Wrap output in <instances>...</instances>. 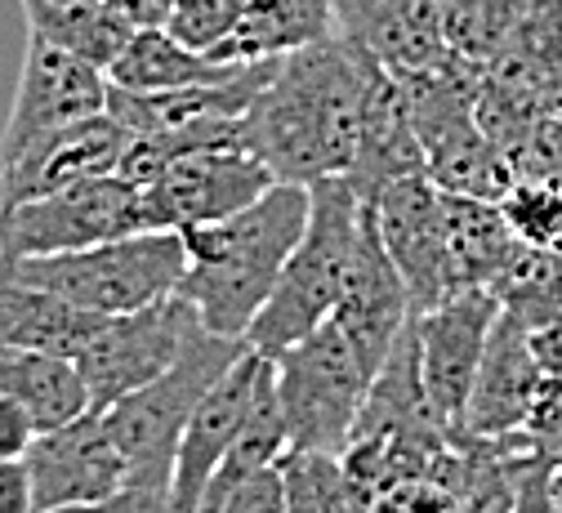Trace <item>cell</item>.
I'll return each mask as SVG.
<instances>
[{"label":"cell","instance_id":"26","mask_svg":"<svg viewBox=\"0 0 562 513\" xmlns=\"http://www.w3.org/2000/svg\"><path fill=\"white\" fill-rule=\"evenodd\" d=\"M501 313L518 317L527 331H540L562 317V250H540L522 246L505 264V272L491 281Z\"/></svg>","mask_w":562,"mask_h":513},{"label":"cell","instance_id":"25","mask_svg":"<svg viewBox=\"0 0 562 513\" xmlns=\"http://www.w3.org/2000/svg\"><path fill=\"white\" fill-rule=\"evenodd\" d=\"M27 32L54 41L58 49L77 54L94 67H112V58L130 45V36L138 32L134 23H125L108 0H77V5H54V0H19Z\"/></svg>","mask_w":562,"mask_h":513},{"label":"cell","instance_id":"30","mask_svg":"<svg viewBox=\"0 0 562 513\" xmlns=\"http://www.w3.org/2000/svg\"><path fill=\"white\" fill-rule=\"evenodd\" d=\"M246 0H175V10L166 19V32L179 36L196 54H215L241 23Z\"/></svg>","mask_w":562,"mask_h":513},{"label":"cell","instance_id":"11","mask_svg":"<svg viewBox=\"0 0 562 513\" xmlns=\"http://www.w3.org/2000/svg\"><path fill=\"white\" fill-rule=\"evenodd\" d=\"M371 205H375L384 250L393 255L411 290L415 317L438 309L447 295H456L451 246H447V192L429 179V170L389 183Z\"/></svg>","mask_w":562,"mask_h":513},{"label":"cell","instance_id":"17","mask_svg":"<svg viewBox=\"0 0 562 513\" xmlns=\"http://www.w3.org/2000/svg\"><path fill=\"white\" fill-rule=\"evenodd\" d=\"M540 393V366L531 353V331L501 313L496 326L486 335L482 361H477V380L464 406V420L451 437H509L527 433L531 402ZM447 437V443H451Z\"/></svg>","mask_w":562,"mask_h":513},{"label":"cell","instance_id":"5","mask_svg":"<svg viewBox=\"0 0 562 513\" xmlns=\"http://www.w3.org/2000/svg\"><path fill=\"white\" fill-rule=\"evenodd\" d=\"M0 272L45 286L77 309L116 317V313H134L144 304L175 295L188 272V246H183V233L144 228V233L99 242L86 250L0 259Z\"/></svg>","mask_w":562,"mask_h":513},{"label":"cell","instance_id":"32","mask_svg":"<svg viewBox=\"0 0 562 513\" xmlns=\"http://www.w3.org/2000/svg\"><path fill=\"white\" fill-rule=\"evenodd\" d=\"M514 513H562L558 495H553V469L536 456L518 460L514 473Z\"/></svg>","mask_w":562,"mask_h":513},{"label":"cell","instance_id":"39","mask_svg":"<svg viewBox=\"0 0 562 513\" xmlns=\"http://www.w3.org/2000/svg\"><path fill=\"white\" fill-rule=\"evenodd\" d=\"M553 495H558V509H562V473H553Z\"/></svg>","mask_w":562,"mask_h":513},{"label":"cell","instance_id":"29","mask_svg":"<svg viewBox=\"0 0 562 513\" xmlns=\"http://www.w3.org/2000/svg\"><path fill=\"white\" fill-rule=\"evenodd\" d=\"M501 210H505L509 228H514V237L522 246L562 250V183L558 179L518 175V183L509 188Z\"/></svg>","mask_w":562,"mask_h":513},{"label":"cell","instance_id":"10","mask_svg":"<svg viewBox=\"0 0 562 513\" xmlns=\"http://www.w3.org/2000/svg\"><path fill=\"white\" fill-rule=\"evenodd\" d=\"M99 112H108V71L58 49L54 41H45L36 32H27L10 121L0 130V161L23 153L41 134L99 116Z\"/></svg>","mask_w":562,"mask_h":513},{"label":"cell","instance_id":"37","mask_svg":"<svg viewBox=\"0 0 562 513\" xmlns=\"http://www.w3.org/2000/svg\"><path fill=\"white\" fill-rule=\"evenodd\" d=\"M108 5L134 27H166L175 0H108Z\"/></svg>","mask_w":562,"mask_h":513},{"label":"cell","instance_id":"8","mask_svg":"<svg viewBox=\"0 0 562 513\" xmlns=\"http://www.w3.org/2000/svg\"><path fill=\"white\" fill-rule=\"evenodd\" d=\"M196 326H201V317L179 290L157 304L108 317L99 326V335L86 344V353L77 357L86 389H90V406L108 411L125 393L166 376L179 361V353L188 348V339L196 335Z\"/></svg>","mask_w":562,"mask_h":513},{"label":"cell","instance_id":"18","mask_svg":"<svg viewBox=\"0 0 562 513\" xmlns=\"http://www.w3.org/2000/svg\"><path fill=\"white\" fill-rule=\"evenodd\" d=\"M335 32L393 77L438 67L451 54L438 0H335Z\"/></svg>","mask_w":562,"mask_h":513},{"label":"cell","instance_id":"28","mask_svg":"<svg viewBox=\"0 0 562 513\" xmlns=\"http://www.w3.org/2000/svg\"><path fill=\"white\" fill-rule=\"evenodd\" d=\"M286 513H353L344 456L335 451H286L277 460Z\"/></svg>","mask_w":562,"mask_h":513},{"label":"cell","instance_id":"34","mask_svg":"<svg viewBox=\"0 0 562 513\" xmlns=\"http://www.w3.org/2000/svg\"><path fill=\"white\" fill-rule=\"evenodd\" d=\"M36 420L32 411L19 402V398H5L0 393V456H27L32 437H36Z\"/></svg>","mask_w":562,"mask_h":513},{"label":"cell","instance_id":"35","mask_svg":"<svg viewBox=\"0 0 562 513\" xmlns=\"http://www.w3.org/2000/svg\"><path fill=\"white\" fill-rule=\"evenodd\" d=\"M49 513H170V495L125 487L121 495H112L103 504H67V509H49Z\"/></svg>","mask_w":562,"mask_h":513},{"label":"cell","instance_id":"31","mask_svg":"<svg viewBox=\"0 0 562 513\" xmlns=\"http://www.w3.org/2000/svg\"><path fill=\"white\" fill-rule=\"evenodd\" d=\"M220 513H286V491H281V469L268 465L259 473H246Z\"/></svg>","mask_w":562,"mask_h":513},{"label":"cell","instance_id":"36","mask_svg":"<svg viewBox=\"0 0 562 513\" xmlns=\"http://www.w3.org/2000/svg\"><path fill=\"white\" fill-rule=\"evenodd\" d=\"M531 353H536V366H540V380L562 384V317L531 331Z\"/></svg>","mask_w":562,"mask_h":513},{"label":"cell","instance_id":"38","mask_svg":"<svg viewBox=\"0 0 562 513\" xmlns=\"http://www.w3.org/2000/svg\"><path fill=\"white\" fill-rule=\"evenodd\" d=\"M527 437H531V456L544 460L553 473H562V415L540 424V428H531Z\"/></svg>","mask_w":562,"mask_h":513},{"label":"cell","instance_id":"19","mask_svg":"<svg viewBox=\"0 0 562 513\" xmlns=\"http://www.w3.org/2000/svg\"><path fill=\"white\" fill-rule=\"evenodd\" d=\"M103 322H108L103 313L77 309L45 286H32V281L0 272V335L23 344V348L58 353V357L77 361L86 353V344L99 335Z\"/></svg>","mask_w":562,"mask_h":513},{"label":"cell","instance_id":"15","mask_svg":"<svg viewBox=\"0 0 562 513\" xmlns=\"http://www.w3.org/2000/svg\"><path fill=\"white\" fill-rule=\"evenodd\" d=\"M125 143H130V130L112 112H99V116H86V121H72L63 130L32 138L23 153L0 161V210H14L23 201L72 188L81 179L121 170Z\"/></svg>","mask_w":562,"mask_h":513},{"label":"cell","instance_id":"40","mask_svg":"<svg viewBox=\"0 0 562 513\" xmlns=\"http://www.w3.org/2000/svg\"><path fill=\"white\" fill-rule=\"evenodd\" d=\"M54 5H77V0H54Z\"/></svg>","mask_w":562,"mask_h":513},{"label":"cell","instance_id":"27","mask_svg":"<svg viewBox=\"0 0 562 513\" xmlns=\"http://www.w3.org/2000/svg\"><path fill=\"white\" fill-rule=\"evenodd\" d=\"M531 5L536 0H438V14H442L451 54H460L477 67H491L514 41V32Z\"/></svg>","mask_w":562,"mask_h":513},{"label":"cell","instance_id":"21","mask_svg":"<svg viewBox=\"0 0 562 513\" xmlns=\"http://www.w3.org/2000/svg\"><path fill=\"white\" fill-rule=\"evenodd\" d=\"M0 393L19 398L32 411L36 428H54L90 411V389L72 357L36 353L5 335H0Z\"/></svg>","mask_w":562,"mask_h":513},{"label":"cell","instance_id":"4","mask_svg":"<svg viewBox=\"0 0 562 513\" xmlns=\"http://www.w3.org/2000/svg\"><path fill=\"white\" fill-rule=\"evenodd\" d=\"M246 348H250L246 339H228V335L196 326V335L188 339V348L179 353V361L166 376L125 393L121 402H112L103 411L116 447H121V460H125V487L170 495L175 456H179V443H183V428H188L192 411L228 376V366Z\"/></svg>","mask_w":562,"mask_h":513},{"label":"cell","instance_id":"1","mask_svg":"<svg viewBox=\"0 0 562 513\" xmlns=\"http://www.w3.org/2000/svg\"><path fill=\"white\" fill-rule=\"evenodd\" d=\"M380 71L367 49L344 36L286 54L241 116V148L281 183L348 175Z\"/></svg>","mask_w":562,"mask_h":513},{"label":"cell","instance_id":"33","mask_svg":"<svg viewBox=\"0 0 562 513\" xmlns=\"http://www.w3.org/2000/svg\"><path fill=\"white\" fill-rule=\"evenodd\" d=\"M0 513H36L27 456H0Z\"/></svg>","mask_w":562,"mask_h":513},{"label":"cell","instance_id":"6","mask_svg":"<svg viewBox=\"0 0 562 513\" xmlns=\"http://www.w3.org/2000/svg\"><path fill=\"white\" fill-rule=\"evenodd\" d=\"M277 398L286 415V437L295 451H335L344 456L358 433L371 376L353 344L335 322L317 326L308 339L272 357Z\"/></svg>","mask_w":562,"mask_h":513},{"label":"cell","instance_id":"9","mask_svg":"<svg viewBox=\"0 0 562 513\" xmlns=\"http://www.w3.org/2000/svg\"><path fill=\"white\" fill-rule=\"evenodd\" d=\"M272 170L246 153L241 143L233 148H201L179 161H170L153 183H144V210H148V228H205V224H224L250 201H259L272 188Z\"/></svg>","mask_w":562,"mask_h":513},{"label":"cell","instance_id":"24","mask_svg":"<svg viewBox=\"0 0 562 513\" xmlns=\"http://www.w3.org/2000/svg\"><path fill=\"white\" fill-rule=\"evenodd\" d=\"M233 63H215L196 49H188L179 36L166 27H138L130 45L112 58L108 81L121 90L138 94H157V90H183V86H205V81H224L233 77Z\"/></svg>","mask_w":562,"mask_h":513},{"label":"cell","instance_id":"12","mask_svg":"<svg viewBox=\"0 0 562 513\" xmlns=\"http://www.w3.org/2000/svg\"><path fill=\"white\" fill-rule=\"evenodd\" d=\"M501 317V304L491 290H456L438 309L415 317V344H419V376H425L429 406L451 437L464 420L477 361L486 348V335Z\"/></svg>","mask_w":562,"mask_h":513},{"label":"cell","instance_id":"2","mask_svg":"<svg viewBox=\"0 0 562 513\" xmlns=\"http://www.w3.org/2000/svg\"><path fill=\"white\" fill-rule=\"evenodd\" d=\"M308 214H313V188L277 179L259 201H250L224 224L183 233L188 272L179 281V295L196 309L205 331L246 339L291 250L304 237Z\"/></svg>","mask_w":562,"mask_h":513},{"label":"cell","instance_id":"20","mask_svg":"<svg viewBox=\"0 0 562 513\" xmlns=\"http://www.w3.org/2000/svg\"><path fill=\"white\" fill-rule=\"evenodd\" d=\"M335 32V0H246V14L237 32L210 54L215 63H259L286 58L295 49L322 45Z\"/></svg>","mask_w":562,"mask_h":513},{"label":"cell","instance_id":"22","mask_svg":"<svg viewBox=\"0 0 562 513\" xmlns=\"http://www.w3.org/2000/svg\"><path fill=\"white\" fill-rule=\"evenodd\" d=\"M425 166L442 192L482 197V201H505L509 188L518 183V166H514L509 148L482 121H464V125L429 138Z\"/></svg>","mask_w":562,"mask_h":513},{"label":"cell","instance_id":"23","mask_svg":"<svg viewBox=\"0 0 562 513\" xmlns=\"http://www.w3.org/2000/svg\"><path fill=\"white\" fill-rule=\"evenodd\" d=\"M447 246H451V277L456 290H491L518 250V237L501 201L447 192Z\"/></svg>","mask_w":562,"mask_h":513},{"label":"cell","instance_id":"14","mask_svg":"<svg viewBox=\"0 0 562 513\" xmlns=\"http://www.w3.org/2000/svg\"><path fill=\"white\" fill-rule=\"evenodd\" d=\"M415 309H411V290L393 264V255L384 250L380 224H375V205L367 201L362 210V233H358V250L348 264L339 304L330 313V322L344 331V339L353 344V353L362 357L367 376H375L389 361L393 344L402 339V331L411 326Z\"/></svg>","mask_w":562,"mask_h":513},{"label":"cell","instance_id":"3","mask_svg":"<svg viewBox=\"0 0 562 513\" xmlns=\"http://www.w3.org/2000/svg\"><path fill=\"white\" fill-rule=\"evenodd\" d=\"M308 188H313L308 228H304L300 246L291 250L286 268H281L255 326L246 331V344L263 357H277L281 348L308 339L317 326L330 322L344 277H348V264H353V250H358L362 210H367L358 188L344 175L317 179Z\"/></svg>","mask_w":562,"mask_h":513},{"label":"cell","instance_id":"7","mask_svg":"<svg viewBox=\"0 0 562 513\" xmlns=\"http://www.w3.org/2000/svg\"><path fill=\"white\" fill-rule=\"evenodd\" d=\"M144 228H148L144 183H130L125 175L112 170L81 179L63 192L23 201L14 210H0V259L86 250Z\"/></svg>","mask_w":562,"mask_h":513},{"label":"cell","instance_id":"16","mask_svg":"<svg viewBox=\"0 0 562 513\" xmlns=\"http://www.w3.org/2000/svg\"><path fill=\"white\" fill-rule=\"evenodd\" d=\"M259 371H263V353L246 348L228 376L201 398V406L192 411L188 428H183V443H179V456H175V478H170V513H196L210 478L220 473L224 456L233 451L237 433L246 424V411H250V398H255V384H259Z\"/></svg>","mask_w":562,"mask_h":513},{"label":"cell","instance_id":"13","mask_svg":"<svg viewBox=\"0 0 562 513\" xmlns=\"http://www.w3.org/2000/svg\"><path fill=\"white\" fill-rule=\"evenodd\" d=\"M36 513L67 504H103L125 491V460L103 411H81L77 420L41 428L27 447Z\"/></svg>","mask_w":562,"mask_h":513}]
</instances>
